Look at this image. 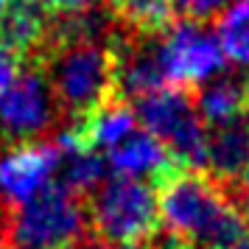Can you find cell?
I'll return each mask as SVG.
<instances>
[{"label":"cell","instance_id":"cell-19","mask_svg":"<svg viewBox=\"0 0 249 249\" xmlns=\"http://www.w3.org/2000/svg\"><path fill=\"white\" fill-rule=\"evenodd\" d=\"M20 76H23V68H20V51H14L9 42L0 39V92L9 90Z\"/></svg>","mask_w":249,"mask_h":249},{"label":"cell","instance_id":"cell-17","mask_svg":"<svg viewBox=\"0 0 249 249\" xmlns=\"http://www.w3.org/2000/svg\"><path fill=\"white\" fill-rule=\"evenodd\" d=\"M112 6L129 23L143 25V28H157L171 14L168 0H112Z\"/></svg>","mask_w":249,"mask_h":249},{"label":"cell","instance_id":"cell-4","mask_svg":"<svg viewBox=\"0 0 249 249\" xmlns=\"http://www.w3.org/2000/svg\"><path fill=\"white\" fill-rule=\"evenodd\" d=\"M90 224L87 210L73 191L53 182L34 202L14 210L9 221L12 249H73Z\"/></svg>","mask_w":249,"mask_h":249},{"label":"cell","instance_id":"cell-18","mask_svg":"<svg viewBox=\"0 0 249 249\" xmlns=\"http://www.w3.org/2000/svg\"><path fill=\"white\" fill-rule=\"evenodd\" d=\"M168 3H171V9L179 12L185 20L204 23L207 17H218L232 0H168Z\"/></svg>","mask_w":249,"mask_h":249},{"label":"cell","instance_id":"cell-11","mask_svg":"<svg viewBox=\"0 0 249 249\" xmlns=\"http://www.w3.org/2000/svg\"><path fill=\"white\" fill-rule=\"evenodd\" d=\"M193 104H196L202 124L221 129V126L241 124L244 109H247V92H244V84H238L235 79L218 76L199 90V98Z\"/></svg>","mask_w":249,"mask_h":249},{"label":"cell","instance_id":"cell-9","mask_svg":"<svg viewBox=\"0 0 249 249\" xmlns=\"http://www.w3.org/2000/svg\"><path fill=\"white\" fill-rule=\"evenodd\" d=\"M109 168L115 171V177L124 179H165L171 174V154L168 148L160 143L157 137H151L148 132L137 129L132 137H126L118 148H112L107 154Z\"/></svg>","mask_w":249,"mask_h":249},{"label":"cell","instance_id":"cell-2","mask_svg":"<svg viewBox=\"0 0 249 249\" xmlns=\"http://www.w3.org/2000/svg\"><path fill=\"white\" fill-rule=\"evenodd\" d=\"M146 48L162 87H204L224 76V51L215 39V31L204 23L177 20L162 25V31L146 42Z\"/></svg>","mask_w":249,"mask_h":249},{"label":"cell","instance_id":"cell-1","mask_svg":"<svg viewBox=\"0 0 249 249\" xmlns=\"http://www.w3.org/2000/svg\"><path fill=\"white\" fill-rule=\"evenodd\" d=\"M160 221L174 241L224 249L247 238V218L210 174L171 171L157 193Z\"/></svg>","mask_w":249,"mask_h":249},{"label":"cell","instance_id":"cell-7","mask_svg":"<svg viewBox=\"0 0 249 249\" xmlns=\"http://www.w3.org/2000/svg\"><path fill=\"white\" fill-rule=\"evenodd\" d=\"M62 168L59 148L42 140L14 143L0 151V204L20 210L23 204L34 202L56 182V171Z\"/></svg>","mask_w":249,"mask_h":249},{"label":"cell","instance_id":"cell-21","mask_svg":"<svg viewBox=\"0 0 249 249\" xmlns=\"http://www.w3.org/2000/svg\"><path fill=\"white\" fill-rule=\"evenodd\" d=\"M241 215L249 221V174L244 177V185H241Z\"/></svg>","mask_w":249,"mask_h":249},{"label":"cell","instance_id":"cell-6","mask_svg":"<svg viewBox=\"0 0 249 249\" xmlns=\"http://www.w3.org/2000/svg\"><path fill=\"white\" fill-rule=\"evenodd\" d=\"M137 124L143 132L157 137L168 148L171 160H177L188 171L204 168L207 154V129L196 112V104L182 90H157L137 101Z\"/></svg>","mask_w":249,"mask_h":249},{"label":"cell","instance_id":"cell-8","mask_svg":"<svg viewBox=\"0 0 249 249\" xmlns=\"http://www.w3.org/2000/svg\"><path fill=\"white\" fill-rule=\"evenodd\" d=\"M56 98L42 73H23L0 92V132L17 143H31L56 121Z\"/></svg>","mask_w":249,"mask_h":249},{"label":"cell","instance_id":"cell-15","mask_svg":"<svg viewBox=\"0 0 249 249\" xmlns=\"http://www.w3.org/2000/svg\"><path fill=\"white\" fill-rule=\"evenodd\" d=\"M42 31H45V14L34 0H14L3 14V42H9L14 51L36 45L42 39Z\"/></svg>","mask_w":249,"mask_h":249},{"label":"cell","instance_id":"cell-23","mask_svg":"<svg viewBox=\"0 0 249 249\" xmlns=\"http://www.w3.org/2000/svg\"><path fill=\"white\" fill-rule=\"evenodd\" d=\"M14 0H0V17H3V14H6V9H9V6H12Z\"/></svg>","mask_w":249,"mask_h":249},{"label":"cell","instance_id":"cell-16","mask_svg":"<svg viewBox=\"0 0 249 249\" xmlns=\"http://www.w3.org/2000/svg\"><path fill=\"white\" fill-rule=\"evenodd\" d=\"M62 185L73 191L76 196L81 193L98 191L104 185V174H107V165L104 160L92 151V148H81L76 154H68L62 157Z\"/></svg>","mask_w":249,"mask_h":249},{"label":"cell","instance_id":"cell-26","mask_svg":"<svg viewBox=\"0 0 249 249\" xmlns=\"http://www.w3.org/2000/svg\"><path fill=\"white\" fill-rule=\"evenodd\" d=\"M0 249H9V247H6V241H3V238H0Z\"/></svg>","mask_w":249,"mask_h":249},{"label":"cell","instance_id":"cell-13","mask_svg":"<svg viewBox=\"0 0 249 249\" xmlns=\"http://www.w3.org/2000/svg\"><path fill=\"white\" fill-rule=\"evenodd\" d=\"M115 81L121 84L126 95H132L137 101L157 90H165L146 45H132L121 53V59L115 62Z\"/></svg>","mask_w":249,"mask_h":249},{"label":"cell","instance_id":"cell-3","mask_svg":"<svg viewBox=\"0 0 249 249\" xmlns=\"http://www.w3.org/2000/svg\"><path fill=\"white\" fill-rule=\"evenodd\" d=\"M87 218L95 235L109 247H140L157 232V193L148 182L112 177L92 193Z\"/></svg>","mask_w":249,"mask_h":249},{"label":"cell","instance_id":"cell-14","mask_svg":"<svg viewBox=\"0 0 249 249\" xmlns=\"http://www.w3.org/2000/svg\"><path fill=\"white\" fill-rule=\"evenodd\" d=\"M215 39L224 59L249 68V0H232L215 23Z\"/></svg>","mask_w":249,"mask_h":249},{"label":"cell","instance_id":"cell-22","mask_svg":"<svg viewBox=\"0 0 249 249\" xmlns=\"http://www.w3.org/2000/svg\"><path fill=\"white\" fill-rule=\"evenodd\" d=\"M224 249H249V238L238 241V244H232V247H224Z\"/></svg>","mask_w":249,"mask_h":249},{"label":"cell","instance_id":"cell-24","mask_svg":"<svg viewBox=\"0 0 249 249\" xmlns=\"http://www.w3.org/2000/svg\"><path fill=\"white\" fill-rule=\"evenodd\" d=\"M104 249H143V247H104Z\"/></svg>","mask_w":249,"mask_h":249},{"label":"cell","instance_id":"cell-20","mask_svg":"<svg viewBox=\"0 0 249 249\" xmlns=\"http://www.w3.org/2000/svg\"><path fill=\"white\" fill-rule=\"evenodd\" d=\"M39 6H45L51 12H59V14H81L92 9L95 0H36Z\"/></svg>","mask_w":249,"mask_h":249},{"label":"cell","instance_id":"cell-25","mask_svg":"<svg viewBox=\"0 0 249 249\" xmlns=\"http://www.w3.org/2000/svg\"><path fill=\"white\" fill-rule=\"evenodd\" d=\"M244 92H247V104H249V76H247V84H244Z\"/></svg>","mask_w":249,"mask_h":249},{"label":"cell","instance_id":"cell-10","mask_svg":"<svg viewBox=\"0 0 249 249\" xmlns=\"http://www.w3.org/2000/svg\"><path fill=\"white\" fill-rule=\"evenodd\" d=\"M249 162V132L244 124L221 126L207 132V154L204 168H210L213 179H232Z\"/></svg>","mask_w":249,"mask_h":249},{"label":"cell","instance_id":"cell-5","mask_svg":"<svg viewBox=\"0 0 249 249\" xmlns=\"http://www.w3.org/2000/svg\"><path fill=\"white\" fill-rule=\"evenodd\" d=\"M48 84L53 90L56 104L68 112L90 115L98 109L115 84V59L95 39L79 36L59 48L51 59Z\"/></svg>","mask_w":249,"mask_h":249},{"label":"cell","instance_id":"cell-12","mask_svg":"<svg viewBox=\"0 0 249 249\" xmlns=\"http://www.w3.org/2000/svg\"><path fill=\"white\" fill-rule=\"evenodd\" d=\"M137 115L132 107L118 101H104L98 109L87 115V124L81 126V135L87 140L90 148H101V151H112L124 143L126 137L137 132Z\"/></svg>","mask_w":249,"mask_h":249}]
</instances>
